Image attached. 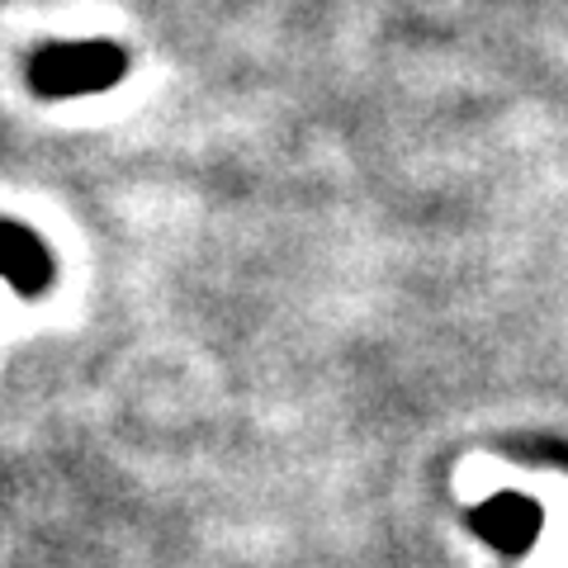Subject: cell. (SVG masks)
Listing matches in <instances>:
<instances>
[{
	"label": "cell",
	"instance_id": "cell-1",
	"mask_svg": "<svg viewBox=\"0 0 568 568\" xmlns=\"http://www.w3.org/2000/svg\"><path fill=\"white\" fill-rule=\"evenodd\" d=\"M29 91L43 100H81L100 95L129 77V52L114 39H81V43H48L24 67Z\"/></svg>",
	"mask_w": 568,
	"mask_h": 568
},
{
	"label": "cell",
	"instance_id": "cell-2",
	"mask_svg": "<svg viewBox=\"0 0 568 568\" xmlns=\"http://www.w3.org/2000/svg\"><path fill=\"white\" fill-rule=\"evenodd\" d=\"M0 275L10 280V290L20 298L48 294L52 275H58L48 242L33 233L29 223H20V219H0Z\"/></svg>",
	"mask_w": 568,
	"mask_h": 568
},
{
	"label": "cell",
	"instance_id": "cell-3",
	"mask_svg": "<svg viewBox=\"0 0 568 568\" xmlns=\"http://www.w3.org/2000/svg\"><path fill=\"white\" fill-rule=\"evenodd\" d=\"M536 526H540V511L526 497H497V503L474 511V530L497 549H507V555H517V549L536 540Z\"/></svg>",
	"mask_w": 568,
	"mask_h": 568
}]
</instances>
